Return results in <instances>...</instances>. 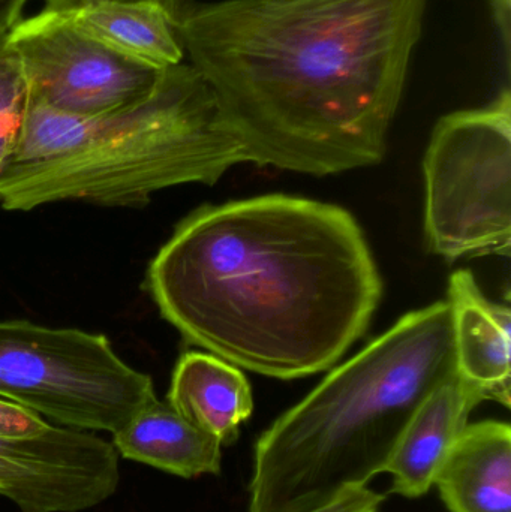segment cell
<instances>
[{"instance_id": "15", "label": "cell", "mask_w": 511, "mask_h": 512, "mask_svg": "<svg viewBox=\"0 0 511 512\" xmlns=\"http://www.w3.org/2000/svg\"><path fill=\"white\" fill-rule=\"evenodd\" d=\"M8 32H0V171L17 149L30 104L26 74Z\"/></svg>"}, {"instance_id": "13", "label": "cell", "mask_w": 511, "mask_h": 512, "mask_svg": "<svg viewBox=\"0 0 511 512\" xmlns=\"http://www.w3.org/2000/svg\"><path fill=\"white\" fill-rule=\"evenodd\" d=\"M111 444L123 459L185 480L221 472L222 445L158 397L113 433Z\"/></svg>"}, {"instance_id": "7", "label": "cell", "mask_w": 511, "mask_h": 512, "mask_svg": "<svg viewBox=\"0 0 511 512\" xmlns=\"http://www.w3.org/2000/svg\"><path fill=\"white\" fill-rule=\"evenodd\" d=\"M29 84L30 102L95 119L152 95L164 69L129 59L80 29L66 12L44 9L8 32Z\"/></svg>"}, {"instance_id": "14", "label": "cell", "mask_w": 511, "mask_h": 512, "mask_svg": "<svg viewBox=\"0 0 511 512\" xmlns=\"http://www.w3.org/2000/svg\"><path fill=\"white\" fill-rule=\"evenodd\" d=\"M66 14L96 41L153 68L180 65L185 57L173 18L155 3H98Z\"/></svg>"}, {"instance_id": "10", "label": "cell", "mask_w": 511, "mask_h": 512, "mask_svg": "<svg viewBox=\"0 0 511 512\" xmlns=\"http://www.w3.org/2000/svg\"><path fill=\"white\" fill-rule=\"evenodd\" d=\"M456 372L482 393L510 408L511 313L492 303L470 271H456L449 282Z\"/></svg>"}, {"instance_id": "19", "label": "cell", "mask_w": 511, "mask_h": 512, "mask_svg": "<svg viewBox=\"0 0 511 512\" xmlns=\"http://www.w3.org/2000/svg\"><path fill=\"white\" fill-rule=\"evenodd\" d=\"M27 0H0V32H8L21 20Z\"/></svg>"}, {"instance_id": "2", "label": "cell", "mask_w": 511, "mask_h": 512, "mask_svg": "<svg viewBox=\"0 0 511 512\" xmlns=\"http://www.w3.org/2000/svg\"><path fill=\"white\" fill-rule=\"evenodd\" d=\"M146 289L191 345L297 379L329 369L365 334L383 282L350 212L264 195L183 219L150 262Z\"/></svg>"}, {"instance_id": "8", "label": "cell", "mask_w": 511, "mask_h": 512, "mask_svg": "<svg viewBox=\"0 0 511 512\" xmlns=\"http://www.w3.org/2000/svg\"><path fill=\"white\" fill-rule=\"evenodd\" d=\"M119 453L107 439L53 424L33 439H0V496L21 512H81L119 489Z\"/></svg>"}, {"instance_id": "11", "label": "cell", "mask_w": 511, "mask_h": 512, "mask_svg": "<svg viewBox=\"0 0 511 512\" xmlns=\"http://www.w3.org/2000/svg\"><path fill=\"white\" fill-rule=\"evenodd\" d=\"M434 486L450 512H511V427L468 424Z\"/></svg>"}, {"instance_id": "6", "label": "cell", "mask_w": 511, "mask_h": 512, "mask_svg": "<svg viewBox=\"0 0 511 512\" xmlns=\"http://www.w3.org/2000/svg\"><path fill=\"white\" fill-rule=\"evenodd\" d=\"M425 233L447 261L510 255L511 96L435 126L425 158Z\"/></svg>"}, {"instance_id": "1", "label": "cell", "mask_w": 511, "mask_h": 512, "mask_svg": "<svg viewBox=\"0 0 511 512\" xmlns=\"http://www.w3.org/2000/svg\"><path fill=\"white\" fill-rule=\"evenodd\" d=\"M426 5L192 2L174 29L246 162L327 176L383 161Z\"/></svg>"}, {"instance_id": "20", "label": "cell", "mask_w": 511, "mask_h": 512, "mask_svg": "<svg viewBox=\"0 0 511 512\" xmlns=\"http://www.w3.org/2000/svg\"><path fill=\"white\" fill-rule=\"evenodd\" d=\"M495 18L500 26L501 35H503L504 45H506L507 56H510V33H511V6L510 0H492Z\"/></svg>"}, {"instance_id": "3", "label": "cell", "mask_w": 511, "mask_h": 512, "mask_svg": "<svg viewBox=\"0 0 511 512\" xmlns=\"http://www.w3.org/2000/svg\"><path fill=\"white\" fill-rule=\"evenodd\" d=\"M455 373L449 304L402 316L258 438L248 512H309L368 486L423 400Z\"/></svg>"}, {"instance_id": "5", "label": "cell", "mask_w": 511, "mask_h": 512, "mask_svg": "<svg viewBox=\"0 0 511 512\" xmlns=\"http://www.w3.org/2000/svg\"><path fill=\"white\" fill-rule=\"evenodd\" d=\"M0 399L57 426L113 435L156 393L104 334L0 321Z\"/></svg>"}, {"instance_id": "12", "label": "cell", "mask_w": 511, "mask_h": 512, "mask_svg": "<svg viewBox=\"0 0 511 512\" xmlns=\"http://www.w3.org/2000/svg\"><path fill=\"white\" fill-rule=\"evenodd\" d=\"M167 403L222 447L237 441L254 411L251 384L239 367L204 352H186L177 361Z\"/></svg>"}, {"instance_id": "4", "label": "cell", "mask_w": 511, "mask_h": 512, "mask_svg": "<svg viewBox=\"0 0 511 512\" xmlns=\"http://www.w3.org/2000/svg\"><path fill=\"white\" fill-rule=\"evenodd\" d=\"M242 162V144L209 84L180 63L164 69L149 98L108 116L81 119L30 102L17 149L0 171V207H143L162 189L215 185Z\"/></svg>"}, {"instance_id": "16", "label": "cell", "mask_w": 511, "mask_h": 512, "mask_svg": "<svg viewBox=\"0 0 511 512\" xmlns=\"http://www.w3.org/2000/svg\"><path fill=\"white\" fill-rule=\"evenodd\" d=\"M51 426L53 424L36 412L0 399V439L38 438L48 432Z\"/></svg>"}, {"instance_id": "18", "label": "cell", "mask_w": 511, "mask_h": 512, "mask_svg": "<svg viewBox=\"0 0 511 512\" xmlns=\"http://www.w3.org/2000/svg\"><path fill=\"white\" fill-rule=\"evenodd\" d=\"M155 3V5L161 6L165 11L170 14L173 21H176L186 9L191 6L194 0H45L47 8L50 11L57 12H72L77 9L86 8V6L98 5V3Z\"/></svg>"}, {"instance_id": "9", "label": "cell", "mask_w": 511, "mask_h": 512, "mask_svg": "<svg viewBox=\"0 0 511 512\" xmlns=\"http://www.w3.org/2000/svg\"><path fill=\"white\" fill-rule=\"evenodd\" d=\"M482 402V393L458 372L423 400L384 468L383 474L392 477V493L416 499L434 487L444 460L468 426L471 412Z\"/></svg>"}, {"instance_id": "17", "label": "cell", "mask_w": 511, "mask_h": 512, "mask_svg": "<svg viewBox=\"0 0 511 512\" xmlns=\"http://www.w3.org/2000/svg\"><path fill=\"white\" fill-rule=\"evenodd\" d=\"M384 495L366 487L350 489L341 493L329 504L309 512H380L384 504Z\"/></svg>"}]
</instances>
